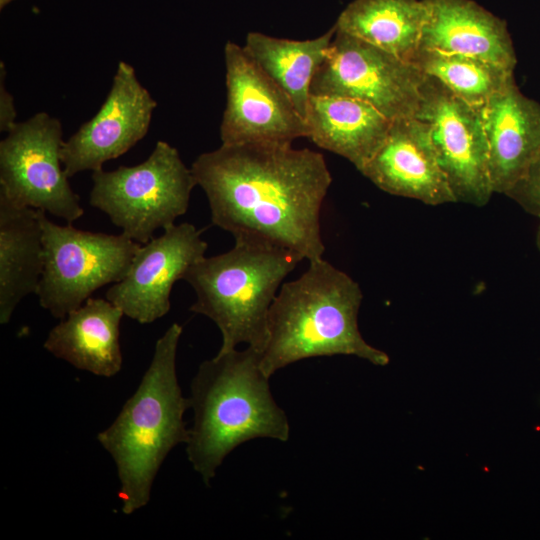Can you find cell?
Wrapping results in <instances>:
<instances>
[{"label":"cell","mask_w":540,"mask_h":540,"mask_svg":"<svg viewBox=\"0 0 540 540\" xmlns=\"http://www.w3.org/2000/svg\"><path fill=\"white\" fill-rule=\"evenodd\" d=\"M213 225L235 241L323 258L320 216L332 177L323 155L292 143L221 144L191 166Z\"/></svg>","instance_id":"cell-1"},{"label":"cell","mask_w":540,"mask_h":540,"mask_svg":"<svg viewBox=\"0 0 540 540\" xmlns=\"http://www.w3.org/2000/svg\"><path fill=\"white\" fill-rule=\"evenodd\" d=\"M269 379L261 368L260 351L252 346L218 352L200 364L191 382L194 415L186 453L205 484L241 444L257 438L288 440L289 421Z\"/></svg>","instance_id":"cell-2"},{"label":"cell","mask_w":540,"mask_h":540,"mask_svg":"<svg viewBox=\"0 0 540 540\" xmlns=\"http://www.w3.org/2000/svg\"><path fill=\"white\" fill-rule=\"evenodd\" d=\"M359 284L324 258L309 262L297 279L283 283L271 305L260 364L276 371L313 357L351 355L377 366L389 356L368 344L358 327Z\"/></svg>","instance_id":"cell-3"},{"label":"cell","mask_w":540,"mask_h":540,"mask_svg":"<svg viewBox=\"0 0 540 540\" xmlns=\"http://www.w3.org/2000/svg\"><path fill=\"white\" fill-rule=\"evenodd\" d=\"M182 330L181 325L173 323L157 340L137 389L111 425L97 435L115 463L121 510L126 515L149 503L165 458L189 437L183 416L190 400L183 396L176 373Z\"/></svg>","instance_id":"cell-4"},{"label":"cell","mask_w":540,"mask_h":540,"mask_svg":"<svg viewBox=\"0 0 540 540\" xmlns=\"http://www.w3.org/2000/svg\"><path fill=\"white\" fill-rule=\"evenodd\" d=\"M301 261L282 248L235 241L229 251L205 256L191 266L184 276L196 294L190 311L219 328V353L243 343L261 350L271 305L283 280Z\"/></svg>","instance_id":"cell-5"},{"label":"cell","mask_w":540,"mask_h":540,"mask_svg":"<svg viewBox=\"0 0 540 540\" xmlns=\"http://www.w3.org/2000/svg\"><path fill=\"white\" fill-rule=\"evenodd\" d=\"M89 203L104 212L128 238L145 244L158 229L184 215L197 185L178 150L158 141L149 157L135 166L92 173Z\"/></svg>","instance_id":"cell-6"},{"label":"cell","mask_w":540,"mask_h":540,"mask_svg":"<svg viewBox=\"0 0 540 540\" xmlns=\"http://www.w3.org/2000/svg\"><path fill=\"white\" fill-rule=\"evenodd\" d=\"M44 266L36 291L57 318L79 308L99 288L121 281L141 244L123 233H96L53 223L40 211Z\"/></svg>","instance_id":"cell-7"},{"label":"cell","mask_w":540,"mask_h":540,"mask_svg":"<svg viewBox=\"0 0 540 540\" xmlns=\"http://www.w3.org/2000/svg\"><path fill=\"white\" fill-rule=\"evenodd\" d=\"M424 79L413 62L336 29L310 94L358 99L394 121L416 117Z\"/></svg>","instance_id":"cell-8"},{"label":"cell","mask_w":540,"mask_h":540,"mask_svg":"<svg viewBox=\"0 0 540 540\" xmlns=\"http://www.w3.org/2000/svg\"><path fill=\"white\" fill-rule=\"evenodd\" d=\"M62 124L39 112L16 123L0 142V193L68 223L84 214L61 161Z\"/></svg>","instance_id":"cell-9"},{"label":"cell","mask_w":540,"mask_h":540,"mask_svg":"<svg viewBox=\"0 0 540 540\" xmlns=\"http://www.w3.org/2000/svg\"><path fill=\"white\" fill-rule=\"evenodd\" d=\"M415 118L429 127L440 167L456 202L486 205L494 192L480 108L425 75Z\"/></svg>","instance_id":"cell-10"},{"label":"cell","mask_w":540,"mask_h":540,"mask_svg":"<svg viewBox=\"0 0 540 540\" xmlns=\"http://www.w3.org/2000/svg\"><path fill=\"white\" fill-rule=\"evenodd\" d=\"M224 59L227 97L221 144L292 143L308 136L305 119L243 46L228 41Z\"/></svg>","instance_id":"cell-11"},{"label":"cell","mask_w":540,"mask_h":540,"mask_svg":"<svg viewBox=\"0 0 540 540\" xmlns=\"http://www.w3.org/2000/svg\"><path fill=\"white\" fill-rule=\"evenodd\" d=\"M156 106L134 67L120 61L99 111L62 145L66 175L103 169L106 161L126 153L148 133Z\"/></svg>","instance_id":"cell-12"},{"label":"cell","mask_w":540,"mask_h":540,"mask_svg":"<svg viewBox=\"0 0 540 540\" xmlns=\"http://www.w3.org/2000/svg\"><path fill=\"white\" fill-rule=\"evenodd\" d=\"M208 244L193 224L182 223L141 244L126 276L106 292V299L125 316L148 324L170 310V294L176 281L205 257Z\"/></svg>","instance_id":"cell-13"},{"label":"cell","mask_w":540,"mask_h":540,"mask_svg":"<svg viewBox=\"0 0 540 540\" xmlns=\"http://www.w3.org/2000/svg\"><path fill=\"white\" fill-rule=\"evenodd\" d=\"M359 172L392 195L432 206L456 202L429 127L417 118L392 121L386 139Z\"/></svg>","instance_id":"cell-14"},{"label":"cell","mask_w":540,"mask_h":540,"mask_svg":"<svg viewBox=\"0 0 540 540\" xmlns=\"http://www.w3.org/2000/svg\"><path fill=\"white\" fill-rule=\"evenodd\" d=\"M494 193H507L540 155V104L525 96L515 79L480 107Z\"/></svg>","instance_id":"cell-15"},{"label":"cell","mask_w":540,"mask_h":540,"mask_svg":"<svg viewBox=\"0 0 540 540\" xmlns=\"http://www.w3.org/2000/svg\"><path fill=\"white\" fill-rule=\"evenodd\" d=\"M420 47L476 57L514 71L517 57L504 20L473 0H423Z\"/></svg>","instance_id":"cell-16"},{"label":"cell","mask_w":540,"mask_h":540,"mask_svg":"<svg viewBox=\"0 0 540 540\" xmlns=\"http://www.w3.org/2000/svg\"><path fill=\"white\" fill-rule=\"evenodd\" d=\"M123 311L108 299L89 298L54 326L44 348L56 358L97 376H115L122 367Z\"/></svg>","instance_id":"cell-17"},{"label":"cell","mask_w":540,"mask_h":540,"mask_svg":"<svg viewBox=\"0 0 540 540\" xmlns=\"http://www.w3.org/2000/svg\"><path fill=\"white\" fill-rule=\"evenodd\" d=\"M307 138L351 162L360 171L380 148L392 121L364 101L310 95L305 118Z\"/></svg>","instance_id":"cell-18"},{"label":"cell","mask_w":540,"mask_h":540,"mask_svg":"<svg viewBox=\"0 0 540 540\" xmlns=\"http://www.w3.org/2000/svg\"><path fill=\"white\" fill-rule=\"evenodd\" d=\"M40 211L19 206L0 193L1 324H7L17 305L37 291L44 266Z\"/></svg>","instance_id":"cell-19"},{"label":"cell","mask_w":540,"mask_h":540,"mask_svg":"<svg viewBox=\"0 0 540 540\" xmlns=\"http://www.w3.org/2000/svg\"><path fill=\"white\" fill-rule=\"evenodd\" d=\"M425 18L423 0H353L334 25L338 31L413 62Z\"/></svg>","instance_id":"cell-20"},{"label":"cell","mask_w":540,"mask_h":540,"mask_svg":"<svg viewBox=\"0 0 540 540\" xmlns=\"http://www.w3.org/2000/svg\"><path fill=\"white\" fill-rule=\"evenodd\" d=\"M333 25L321 36L292 40L249 32L243 46L251 59L285 92L305 119L313 78L335 35Z\"/></svg>","instance_id":"cell-21"},{"label":"cell","mask_w":540,"mask_h":540,"mask_svg":"<svg viewBox=\"0 0 540 540\" xmlns=\"http://www.w3.org/2000/svg\"><path fill=\"white\" fill-rule=\"evenodd\" d=\"M413 63L465 102L482 107L514 71L476 57L419 48Z\"/></svg>","instance_id":"cell-22"},{"label":"cell","mask_w":540,"mask_h":540,"mask_svg":"<svg viewBox=\"0 0 540 540\" xmlns=\"http://www.w3.org/2000/svg\"><path fill=\"white\" fill-rule=\"evenodd\" d=\"M506 196L540 221V155Z\"/></svg>","instance_id":"cell-23"},{"label":"cell","mask_w":540,"mask_h":540,"mask_svg":"<svg viewBox=\"0 0 540 540\" xmlns=\"http://www.w3.org/2000/svg\"><path fill=\"white\" fill-rule=\"evenodd\" d=\"M5 65L0 62V131L8 133L17 123L12 94L5 86Z\"/></svg>","instance_id":"cell-24"},{"label":"cell","mask_w":540,"mask_h":540,"mask_svg":"<svg viewBox=\"0 0 540 540\" xmlns=\"http://www.w3.org/2000/svg\"><path fill=\"white\" fill-rule=\"evenodd\" d=\"M538 222L539 223H538V226H537V229H536L535 242H536L537 249L540 252V221H538Z\"/></svg>","instance_id":"cell-25"},{"label":"cell","mask_w":540,"mask_h":540,"mask_svg":"<svg viewBox=\"0 0 540 540\" xmlns=\"http://www.w3.org/2000/svg\"><path fill=\"white\" fill-rule=\"evenodd\" d=\"M15 0H0V9L2 10Z\"/></svg>","instance_id":"cell-26"}]
</instances>
